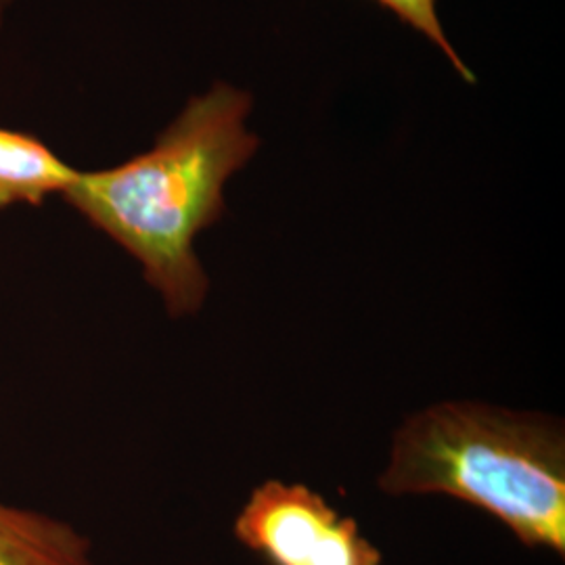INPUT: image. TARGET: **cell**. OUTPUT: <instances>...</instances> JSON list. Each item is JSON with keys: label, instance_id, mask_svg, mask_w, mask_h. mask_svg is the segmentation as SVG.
Here are the masks:
<instances>
[{"label": "cell", "instance_id": "8992f818", "mask_svg": "<svg viewBox=\"0 0 565 565\" xmlns=\"http://www.w3.org/2000/svg\"><path fill=\"white\" fill-rule=\"evenodd\" d=\"M377 2L384 4L385 9H390L398 20L408 23L413 30L424 34L425 39L434 42L445 53L448 61L452 63V67L463 76L465 81L476 82V76L467 70V65L459 57V53L452 49V44L446 39L445 28H443L438 11H436V0H377Z\"/></svg>", "mask_w": 565, "mask_h": 565}, {"label": "cell", "instance_id": "6da1fadb", "mask_svg": "<svg viewBox=\"0 0 565 565\" xmlns=\"http://www.w3.org/2000/svg\"><path fill=\"white\" fill-rule=\"evenodd\" d=\"M252 97L218 82L184 105L151 149L105 170H78L61 195L137 263L170 317L202 308L210 281L195 239L224 214V184L258 149Z\"/></svg>", "mask_w": 565, "mask_h": 565}, {"label": "cell", "instance_id": "52a82bcc", "mask_svg": "<svg viewBox=\"0 0 565 565\" xmlns=\"http://www.w3.org/2000/svg\"><path fill=\"white\" fill-rule=\"evenodd\" d=\"M11 4H13V0H0V28H2V21H4V15Z\"/></svg>", "mask_w": 565, "mask_h": 565}, {"label": "cell", "instance_id": "5b68a950", "mask_svg": "<svg viewBox=\"0 0 565 565\" xmlns=\"http://www.w3.org/2000/svg\"><path fill=\"white\" fill-rule=\"evenodd\" d=\"M0 565H95L74 525L0 501Z\"/></svg>", "mask_w": 565, "mask_h": 565}, {"label": "cell", "instance_id": "3957f363", "mask_svg": "<svg viewBox=\"0 0 565 565\" xmlns=\"http://www.w3.org/2000/svg\"><path fill=\"white\" fill-rule=\"evenodd\" d=\"M235 536L268 565H382L359 522L303 484L268 480L254 488Z\"/></svg>", "mask_w": 565, "mask_h": 565}, {"label": "cell", "instance_id": "277c9868", "mask_svg": "<svg viewBox=\"0 0 565 565\" xmlns=\"http://www.w3.org/2000/svg\"><path fill=\"white\" fill-rule=\"evenodd\" d=\"M78 168L41 141L36 135L0 126V210L13 205L39 207L63 195Z\"/></svg>", "mask_w": 565, "mask_h": 565}, {"label": "cell", "instance_id": "7a4b0ae2", "mask_svg": "<svg viewBox=\"0 0 565 565\" xmlns=\"http://www.w3.org/2000/svg\"><path fill=\"white\" fill-rule=\"evenodd\" d=\"M380 486L390 494L459 499L524 545L565 553L564 431L543 417L434 404L396 431Z\"/></svg>", "mask_w": 565, "mask_h": 565}]
</instances>
